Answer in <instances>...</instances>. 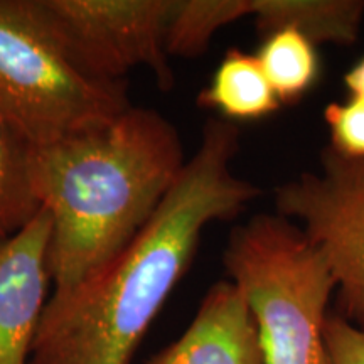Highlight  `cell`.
<instances>
[{"label": "cell", "instance_id": "cell-3", "mask_svg": "<svg viewBox=\"0 0 364 364\" xmlns=\"http://www.w3.org/2000/svg\"><path fill=\"white\" fill-rule=\"evenodd\" d=\"M223 263L247 300L265 364H327L329 267L292 221L258 215L236 226Z\"/></svg>", "mask_w": 364, "mask_h": 364}, {"label": "cell", "instance_id": "cell-8", "mask_svg": "<svg viewBox=\"0 0 364 364\" xmlns=\"http://www.w3.org/2000/svg\"><path fill=\"white\" fill-rule=\"evenodd\" d=\"M149 364H265L257 322L231 280L209 287L179 339Z\"/></svg>", "mask_w": 364, "mask_h": 364}, {"label": "cell", "instance_id": "cell-2", "mask_svg": "<svg viewBox=\"0 0 364 364\" xmlns=\"http://www.w3.org/2000/svg\"><path fill=\"white\" fill-rule=\"evenodd\" d=\"M184 166L176 127L134 105L110 120L29 147L31 188L51 220L53 290L70 289L120 253Z\"/></svg>", "mask_w": 364, "mask_h": 364}, {"label": "cell", "instance_id": "cell-9", "mask_svg": "<svg viewBox=\"0 0 364 364\" xmlns=\"http://www.w3.org/2000/svg\"><path fill=\"white\" fill-rule=\"evenodd\" d=\"M248 17L262 34L297 29L312 43L349 46L364 19L363 0H248Z\"/></svg>", "mask_w": 364, "mask_h": 364}, {"label": "cell", "instance_id": "cell-11", "mask_svg": "<svg viewBox=\"0 0 364 364\" xmlns=\"http://www.w3.org/2000/svg\"><path fill=\"white\" fill-rule=\"evenodd\" d=\"M316 46L297 29L265 36L255 56L282 105L299 103L317 83L321 63Z\"/></svg>", "mask_w": 364, "mask_h": 364}, {"label": "cell", "instance_id": "cell-6", "mask_svg": "<svg viewBox=\"0 0 364 364\" xmlns=\"http://www.w3.org/2000/svg\"><path fill=\"white\" fill-rule=\"evenodd\" d=\"M174 0H38L73 61L102 81L149 68L161 90L174 86L166 33Z\"/></svg>", "mask_w": 364, "mask_h": 364}, {"label": "cell", "instance_id": "cell-16", "mask_svg": "<svg viewBox=\"0 0 364 364\" xmlns=\"http://www.w3.org/2000/svg\"><path fill=\"white\" fill-rule=\"evenodd\" d=\"M344 85L351 97L364 98V58L359 59L356 65L346 73Z\"/></svg>", "mask_w": 364, "mask_h": 364}, {"label": "cell", "instance_id": "cell-1", "mask_svg": "<svg viewBox=\"0 0 364 364\" xmlns=\"http://www.w3.org/2000/svg\"><path fill=\"white\" fill-rule=\"evenodd\" d=\"M238 150L236 124L209 118L193 157L140 233L76 285L53 290L31 364H132L206 226L235 220L260 196L233 171Z\"/></svg>", "mask_w": 364, "mask_h": 364}, {"label": "cell", "instance_id": "cell-7", "mask_svg": "<svg viewBox=\"0 0 364 364\" xmlns=\"http://www.w3.org/2000/svg\"><path fill=\"white\" fill-rule=\"evenodd\" d=\"M51 220L43 208L22 230L0 238V364H31L48 304Z\"/></svg>", "mask_w": 364, "mask_h": 364}, {"label": "cell", "instance_id": "cell-13", "mask_svg": "<svg viewBox=\"0 0 364 364\" xmlns=\"http://www.w3.org/2000/svg\"><path fill=\"white\" fill-rule=\"evenodd\" d=\"M39 209L29 181V145L0 122V238L22 230Z\"/></svg>", "mask_w": 364, "mask_h": 364}, {"label": "cell", "instance_id": "cell-12", "mask_svg": "<svg viewBox=\"0 0 364 364\" xmlns=\"http://www.w3.org/2000/svg\"><path fill=\"white\" fill-rule=\"evenodd\" d=\"M245 17H248V0H174L166 51L169 56H199L221 27Z\"/></svg>", "mask_w": 364, "mask_h": 364}, {"label": "cell", "instance_id": "cell-5", "mask_svg": "<svg viewBox=\"0 0 364 364\" xmlns=\"http://www.w3.org/2000/svg\"><path fill=\"white\" fill-rule=\"evenodd\" d=\"M275 211L297 221L329 267L343 317L364 329V161L329 145L317 171L302 172L275 189Z\"/></svg>", "mask_w": 364, "mask_h": 364}, {"label": "cell", "instance_id": "cell-14", "mask_svg": "<svg viewBox=\"0 0 364 364\" xmlns=\"http://www.w3.org/2000/svg\"><path fill=\"white\" fill-rule=\"evenodd\" d=\"M324 122L329 129V147L334 152L364 161V98L349 95L344 102L327 105Z\"/></svg>", "mask_w": 364, "mask_h": 364}, {"label": "cell", "instance_id": "cell-15", "mask_svg": "<svg viewBox=\"0 0 364 364\" xmlns=\"http://www.w3.org/2000/svg\"><path fill=\"white\" fill-rule=\"evenodd\" d=\"M324 344L327 364H364V329L343 316L327 314Z\"/></svg>", "mask_w": 364, "mask_h": 364}, {"label": "cell", "instance_id": "cell-4", "mask_svg": "<svg viewBox=\"0 0 364 364\" xmlns=\"http://www.w3.org/2000/svg\"><path fill=\"white\" fill-rule=\"evenodd\" d=\"M132 107L127 81H102L73 61L38 0H0V122L41 147Z\"/></svg>", "mask_w": 364, "mask_h": 364}, {"label": "cell", "instance_id": "cell-10", "mask_svg": "<svg viewBox=\"0 0 364 364\" xmlns=\"http://www.w3.org/2000/svg\"><path fill=\"white\" fill-rule=\"evenodd\" d=\"M199 107L215 110L228 122H253L282 107L255 54L230 49L196 98Z\"/></svg>", "mask_w": 364, "mask_h": 364}]
</instances>
